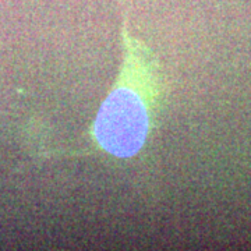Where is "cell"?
I'll use <instances>...</instances> for the list:
<instances>
[{"label":"cell","mask_w":251,"mask_h":251,"mask_svg":"<svg viewBox=\"0 0 251 251\" xmlns=\"http://www.w3.org/2000/svg\"><path fill=\"white\" fill-rule=\"evenodd\" d=\"M123 63L116 81L91 126L95 151L126 159L147 144L158 122L166 84L152 50L131 35L127 21L122 27Z\"/></svg>","instance_id":"cell-1"}]
</instances>
